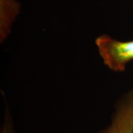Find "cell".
<instances>
[{
    "label": "cell",
    "instance_id": "7a4b0ae2",
    "mask_svg": "<svg viewBox=\"0 0 133 133\" xmlns=\"http://www.w3.org/2000/svg\"><path fill=\"white\" fill-rule=\"evenodd\" d=\"M101 133H133V90L117 107L109 127Z\"/></svg>",
    "mask_w": 133,
    "mask_h": 133
},
{
    "label": "cell",
    "instance_id": "3957f363",
    "mask_svg": "<svg viewBox=\"0 0 133 133\" xmlns=\"http://www.w3.org/2000/svg\"><path fill=\"white\" fill-rule=\"evenodd\" d=\"M1 4V28L5 33L8 30L20 10L17 0H0Z\"/></svg>",
    "mask_w": 133,
    "mask_h": 133
},
{
    "label": "cell",
    "instance_id": "6da1fadb",
    "mask_svg": "<svg viewBox=\"0 0 133 133\" xmlns=\"http://www.w3.org/2000/svg\"><path fill=\"white\" fill-rule=\"evenodd\" d=\"M95 43L105 65L112 71H124L126 65L133 60V40L122 42L102 35Z\"/></svg>",
    "mask_w": 133,
    "mask_h": 133
},
{
    "label": "cell",
    "instance_id": "277c9868",
    "mask_svg": "<svg viewBox=\"0 0 133 133\" xmlns=\"http://www.w3.org/2000/svg\"></svg>",
    "mask_w": 133,
    "mask_h": 133
}]
</instances>
